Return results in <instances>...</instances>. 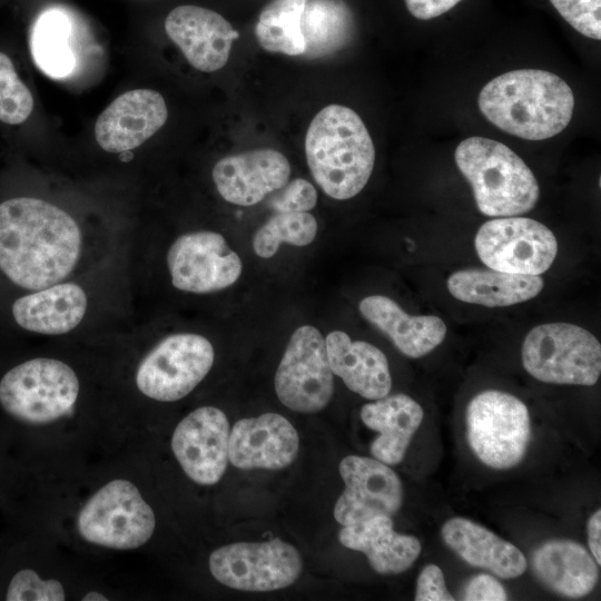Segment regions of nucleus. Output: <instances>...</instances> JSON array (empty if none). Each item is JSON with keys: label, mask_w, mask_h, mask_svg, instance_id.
I'll return each mask as SVG.
<instances>
[{"label": "nucleus", "mask_w": 601, "mask_h": 601, "mask_svg": "<svg viewBox=\"0 0 601 601\" xmlns=\"http://www.w3.org/2000/svg\"><path fill=\"white\" fill-rule=\"evenodd\" d=\"M445 544L466 563L490 570L502 579L522 575L528 562L512 543L464 518H452L441 530Z\"/></svg>", "instance_id": "b1692460"}, {"label": "nucleus", "mask_w": 601, "mask_h": 601, "mask_svg": "<svg viewBox=\"0 0 601 601\" xmlns=\"http://www.w3.org/2000/svg\"><path fill=\"white\" fill-rule=\"evenodd\" d=\"M167 266L173 285L195 294L227 288L243 270L239 255L223 235L210 230L179 236L168 249Z\"/></svg>", "instance_id": "2eb2a0df"}, {"label": "nucleus", "mask_w": 601, "mask_h": 601, "mask_svg": "<svg viewBox=\"0 0 601 601\" xmlns=\"http://www.w3.org/2000/svg\"><path fill=\"white\" fill-rule=\"evenodd\" d=\"M211 176L226 201L253 206L288 181L290 165L277 150L253 149L221 158L214 166Z\"/></svg>", "instance_id": "6ab92c4d"}, {"label": "nucleus", "mask_w": 601, "mask_h": 601, "mask_svg": "<svg viewBox=\"0 0 601 601\" xmlns=\"http://www.w3.org/2000/svg\"><path fill=\"white\" fill-rule=\"evenodd\" d=\"M2 513L86 558L146 552L160 526L151 452L137 442L68 474L26 481Z\"/></svg>", "instance_id": "f257e3e1"}, {"label": "nucleus", "mask_w": 601, "mask_h": 601, "mask_svg": "<svg viewBox=\"0 0 601 601\" xmlns=\"http://www.w3.org/2000/svg\"><path fill=\"white\" fill-rule=\"evenodd\" d=\"M461 599L465 601H504L508 599V594L494 577L481 573L465 583Z\"/></svg>", "instance_id": "4c0bfd02"}, {"label": "nucleus", "mask_w": 601, "mask_h": 601, "mask_svg": "<svg viewBox=\"0 0 601 601\" xmlns=\"http://www.w3.org/2000/svg\"><path fill=\"white\" fill-rule=\"evenodd\" d=\"M454 158L482 214L511 217L534 208L540 196L538 180L522 158L504 144L470 137L459 144Z\"/></svg>", "instance_id": "0eeeda50"}, {"label": "nucleus", "mask_w": 601, "mask_h": 601, "mask_svg": "<svg viewBox=\"0 0 601 601\" xmlns=\"http://www.w3.org/2000/svg\"><path fill=\"white\" fill-rule=\"evenodd\" d=\"M588 543L598 565L601 564V510H597L588 521Z\"/></svg>", "instance_id": "ea45409f"}, {"label": "nucleus", "mask_w": 601, "mask_h": 601, "mask_svg": "<svg viewBox=\"0 0 601 601\" xmlns=\"http://www.w3.org/2000/svg\"><path fill=\"white\" fill-rule=\"evenodd\" d=\"M214 361L213 344L205 336L173 334L160 339L138 361L134 385L146 401L178 402L205 380Z\"/></svg>", "instance_id": "6e6552de"}, {"label": "nucleus", "mask_w": 601, "mask_h": 601, "mask_svg": "<svg viewBox=\"0 0 601 601\" xmlns=\"http://www.w3.org/2000/svg\"><path fill=\"white\" fill-rule=\"evenodd\" d=\"M422 406L406 394H394L367 403L361 408V418L371 430L378 432L371 444L374 459L395 465L403 461L413 435L421 426Z\"/></svg>", "instance_id": "a878e982"}, {"label": "nucleus", "mask_w": 601, "mask_h": 601, "mask_svg": "<svg viewBox=\"0 0 601 601\" xmlns=\"http://www.w3.org/2000/svg\"><path fill=\"white\" fill-rule=\"evenodd\" d=\"M82 556L23 525L0 534V601H98L132 595L85 563Z\"/></svg>", "instance_id": "7ed1b4c3"}, {"label": "nucleus", "mask_w": 601, "mask_h": 601, "mask_svg": "<svg viewBox=\"0 0 601 601\" xmlns=\"http://www.w3.org/2000/svg\"><path fill=\"white\" fill-rule=\"evenodd\" d=\"M87 309L85 290L75 283H57L26 294L11 305L16 324L42 335H62L79 325Z\"/></svg>", "instance_id": "5701e85b"}, {"label": "nucleus", "mask_w": 601, "mask_h": 601, "mask_svg": "<svg viewBox=\"0 0 601 601\" xmlns=\"http://www.w3.org/2000/svg\"><path fill=\"white\" fill-rule=\"evenodd\" d=\"M317 221L308 211L276 213L254 235L253 249L262 258L273 257L280 244L309 245L317 234Z\"/></svg>", "instance_id": "2f4dec72"}, {"label": "nucleus", "mask_w": 601, "mask_h": 601, "mask_svg": "<svg viewBox=\"0 0 601 601\" xmlns=\"http://www.w3.org/2000/svg\"><path fill=\"white\" fill-rule=\"evenodd\" d=\"M306 49L303 56L322 58L345 47L354 33V19L343 0H306L300 18Z\"/></svg>", "instance_id": "c756f323"}, {"label": "nucleus", "mask_w": 601, "mask_h": 601, "mask_svg": "<svg viewBox=\"0 0 601 601\" xmlns=\"http://www.w3.org/2000/svg\"><path fill=\"white\" fill-rule=\"evenodd\" d=\"M539 275L503 273L492 268H467L453 273L447 289L456 299L486 307H502L529 300L541 293Z\"/></svg>", "instance_id": "cd10ccee"}, {"label": "nucleus", "mask_w": 601, "mask_h": 601, "mask_svg": "<svg viewBox=\"0 0 601 601\" xmlns=\"http://www.w3.org/2000/svg\"><path fill=\"white\" fill-rule=\"evenodd\" d=\"M462 0H405L408 12L421 20L436 18Z\"/></svg>", "instance_id": "58836bf2"}, {"label": "nucleus", "mask_w": 601, "mask_h": 601, "mask_svg": "<svg viewBox=\"0 0 601 601\" xmlns=\"http://www.w3.org/2000/svg\"><path fill=\"white\" fill-rule=\"evenodd\" d=\"M560 16L578 32L601 39V0H550Z\"/></svg>", "instance_id": "72a5a7b5"}, {"label": "nucleus", "mask_w": 601, "mask_h": 601, "mask_svg": "<svg viewBox=\"0 0 601 601\" xmlns=\"http://www.w3.org/2000/svg\"><path fill=\"white\" fill-rule=\"evenodd\" d=\"M306 0H274L260 12L255 36L263 49L287 56H303L306 45L300 18Z\"/></svg>", "instance_id": "7c9ffc66"}, {"label": "nucleus", "mask_w": 601, "mask_h": 601, "mask_svg": "<svg viewBox=\"0 0 601 601\" xmlns=\"http://www.w3.org/2000/svg\"><path fill=\"white\" fill-rule=\"evenodd\" d=\"M475 249L489 267L503 273L539 275L558 254V242L543 224L524 217H504L484 223L475 236Z\"/></svg>", "instance_id": "ddd939ff"}, {"label": "nucleus", "mask_w": 601, "mask_h": 601, "mask_svg": "<svg viewBox=\"0 0 601 601\" xmlns=\"http://www.w3.org/2000/svg\"><path fill=\"white\" fill-rule=\"evenodd\" d=\"M345 489L334 506L335 520L352 525L377 515L392 516L403 503V486L385 463L371 457L348 455L338 466Z\"/></svg>", "instance_id": "dca6fc26"}, {"label": "nucleus", "mask_w": 601, "mask_h": 601, "mask_svg": "<svg viewBox=\"0 0 601 601\" xmlns=\"http://www.w3.org/2000/svg\"><path fill=\"white\" fill-rule=\"evenodd\" d=\"M229 423L216 406L194 408L173 427L171 455L184 475L198 486H213L228 464Z\"/></svg>", "instance_id": "4468645a"}, {"label": "nucleus", "mask_w": 601, "mask_h": 601, "mask_svg": "<svg viewBox=\"0 0 601 601\" xmlns=\"http://www.w3.org/2000/svg\"><path fill=\"white\" fill-rule=\"evenodd\" d=\"M72 21L60 8L42 11L30 31V53L38 69L53 79L68 77L75 69L71 47Z\"/></svg>", "instance_id": "c85d7f7f"}, {"label": "nucleus", "mask_w": 601, "mask_h": 601, "mask_svg": "<svg viewBox=\"0 0 601 601\" xmlns=\"http://www.w3.org/2000/svg\"><path fill=\"white\" fill-rule=\"evenodd\" d=\"M275 391L289 410L316 413L334 392L325 338L312 325L299 326L290 336L275 374Z\"/></svg>", "instance_id": "f8f14e48"}, {"label": "nucleus", "mask_w": 601, "mask_h": 601, "mask_svg": "<svg viewBox=\"0 0 601 601\" xmlns=\"http://www.w3.org/2000/svg\"><path fill=\"white\" fill-rule=\"evenodd\" d=\"M325 345L333 374L352 392L373 401L388 395L392 388L390 365L378 347L364 341L353 342L342 331L331 332Z\"/></svg>", "instance_id": "4be33fe9"}, {"label": "nucleus", "mask_w": 601, "mask_h": 601, "mask_svg": "<svg viewBox=\"0 0 601 601\" xmlns=\"http://www.w3.org/2000/svg\"><path fill=\"white\" fill-rule=\"evenodd\" d=\"M165 30L187 61L203 72L221 69L229 59L234 40L239 37L223 16L193 4L173 9L165 20Z\"/></svg>", "instance_id": "f3484780"}, {"label": "nucleus", "mask_w": 601, "mask_h": 601, "mask_svg": "<svg viewBox=\"0 0 601 601\" xmlns=\"http://www.w3.org/2000/svg\"><path fill=\"white\" fill-rule=\"evenodd\" d=\"M470 447L489 467L508 470L524 457L531 439L526 405L514 395L487 390L475 395L466 407Z\"/></svg>", "instance_id": "9d476101"}, {"label": "nucleus", "mask_w": 601, "mask_h": 601, "mask_svg": "<svg viewBox=\"0 0 601 601\" xmlns=\"http://www.w3.org/2000/svg\"><path fill=\"white\" fill-rule=\"evenodd\" d=\"M416 601H453L454 597L447 591L443 571L435 564L426 565L416 582Z\"/></svg>", "instance_id": "e433bc0d"}, {"label": "nucleus", "mask_w": 601, "mask_h": 601, "mask_svg": "<svg viewBox=\"0 0 601 601\" xmlns=\"http://www.w3.org/2000/svg\"><path fill=\"white\" fill-rule=\"evenodd\" d=\"M393 525L391 516L377 515L344 525L338 540L344 546L364 553L377 573L398 574L416 561L421 543L415 536L395 532Z\"/></svg>", "instance_id": "393cba45"}, {"label": "nucleus", "mask_w": 601, "mask_h": 601, "mask_svg": "<svg viewBox=\"0 0 601 601\" xmlns=\"http://www.w3.org/2000/svg\"><path fill=\"white\" fill-rule=\"evenodd\" d=\"M82 381L68 362L19 361L0 373V428L24 477L70 473L135 443L118 415L83 403Z\"/></svg>", "instance_id": "f03ea898"}, {"label": "nucleus", "mask_w": 601, "mask_h": 601, "mask_svg": "<svg viewBox=\"0 0 601 601\" xmlns=\"http://www.w3.org/2000/svg\"><path fill=\"white\" fill-rule=\"evenodd\" d=\"M298 550L280 540L221 545L209 553L208 570L223 585L243 591H274L292 585L302 573Z\"/></svg>", "instance_id": "9b49d317"}, {"label": "nucleus", "mask_w": 601, "mask_h": 601, "mask_svg": "<svg viewBox=\"0 0 601 601\" xmlns=\"http://www.w3.org/2000/svg\"><path fill=\"white\" fill-rule=\"evenodd\" d=\"M482 115L499 129L526 140H543L570 124L574 96L558 75L518 69L487 82L479 93Z\"/></svg>", "instance_id": "39448f33"}, {"label": "nucleus", "mask_w": 601, "mask_h": 601, "mask_svg": "<svg viewBox=\"0 0 601 601\" xmlns=\"http://www.w3.org/2000/svg\"><path fill=\"white\" fill-rule=\"evenodd\" d=\"M305 155L313 178L331 198L346 200L367 184L375 162L372 137L351 108L332 104L311 121Z\"/></svg>", "instance_id": "423d86ee"}, {"label": "nucleus", "mask_w": 601, "mask_h": 601, "mask_svg": "<svg viewBox=\"0 0 601 601\" xmlns=\"http://www.w3.org/2000/svg\"><path fill=\"white\" fill-rule=\"evenodd\" d=\"M81 231L63 209L43 199L0 201V273L30 292L63 280L81 252Z\"/></svg>", "instance_id": "20e7f679"}, {"label": "nucleus", "mask_w": 601, "mask_h": 601, "mask_svg": "<svg viewBox=\"0 0 601 601\" xmlns=\"http://www.w3.org/2000/svg\"><path fill=\"white\" fill-rule=\"evenodd\" d=\"M597 565L588 550L572 540H549L532 554L536 578L552 591L573 599L594 589L599 578Z\"/></svg>", "instance_id": "bb28decb"}, {"label": "nucleus", "mask_w": 601, "mask_h": 601, "mask_svg": "<svg viewBox=\"0 0 601 601\" xmlns=\"http://www.w3.org/2000/svg\"><path fill=\"white\" fill-rule=\"evenodd\" d=\"M20 476V464L0 428V511L10 501Z\"/></svg>", "instance_id": "c9c22d12"}, {"label": "nucleus", "mask_w": 601, "mask_h": 601, "mask_svg": "<svg viewBox=\"0 0 601 601\" xmlns=\"http://www.w3.org/2000/svg\"><path fill=\"white\" fill-rule=\"evenodd\" d=\"M362 316L386 335L394 346L411 358L422 357L445 338L446 325L434 315L407 314L395 300L384 295H371L358 305Z\"/></svg>", "instance_id": "412c9836"}, {"label": "nucleus", "mask_w": 601, "mask_h": 601, "mask_svg": "<svg viewBox=\"0 0 601 601\" xmlns=\"http://www.w3.org/2000/svg\"><path fill=\"white\" fill-rule=\"evenodd\" d=\"M278 190L270 200V207L276 213L309 211L317 204V191L306 179L295 178Z\"/></svg>", "instance_id": "f704fd0d"}, {"label": "nucleus", "mask_w": 601, "mask_h": 601, "mask_svg": "<svg viewBox=\"0 0 601 601\" xmlns=\"http://www.w3.org/2000/svg\"><path fill=\"white\" fill-rule=\"evenodd\" d=\"M298 433L276 413L237 421L229 433L228 462L240 470H280L294 462Z\"/></svg>", "instance_id": "a211bd4d"}, {"label": "nucleus", "mask_w": 601, "mask_h": 601, "mask_svg": "<svg viewBox=\"0 0 601 601\" xmlns=\"http://www.w3.org/2000/svg\"><path fill=\"white\" fill-rule=\"evenodd\" d=\"M35 107L33 96L22 81L12 58L0 50V122L16 127L24 124Z\"/></svg>", "instance_id": "473e14b6"}, {"label": "nucleus", "mask_w": 601, "mask_h": 601, "mask_svg": "<svg viewBox=\"0 0 601 601\" xmlns=\"http://www.w3.org/2000/svg\"><path fill=\"white\" fill-rule=\"evenodd\" d=\"M522 363L525 371L541 382L592 386L601 374V345L580 326L543 324L525 336Z\"/></svg>", "instance_id": "1a4fd4ad"}, {"label": "nucleus", "mask_w": 601, "mask_h": 601, "mask_svg": "<svg viewBox=\"0 0 601 601\" xmlns=\"http://www.w3.org/2000/svg\"><path fill=\"white\" fill-rule=\"evenodd\" d=\"M168 110L164 97L150 89H136L117 97L98 117L95 138L108 152L131 150L166 122Z\"/></svg>", "instance_id": "aec40b11"}]
</instances>
